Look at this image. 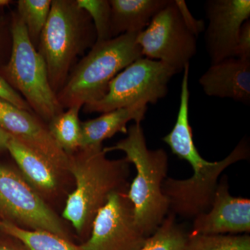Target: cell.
<instances>
[{"mask_svg": "<svg viewBox=\"0 0 250 250\" xmlns=\"http://www.w3.org/2000/svg\"><path fill=\"white\" fill-rule=\"evenodd\" d=\"M130 164L125 157L108 159L103 146L81 148L69 155L68 172L75 178L76 187L67 197L62 216L85 241L110 195L129 189Z\"/></svg>", "mask_w": 250, "mask_h": 250, "instance_id": "cell-1", "label": "cell"}, {"mask_svg": "<svg viewBox=\"0 0 250 250\" xmlns=\"http://www.w3.org/2000/svg\"><path fill=\"white\" fill-rule=\"evenodd\" d=\"M127 136L111 147L112 151L125 152L126 159L136 167V175L127 191L134 207L135 220L145 236L155 232L170 209V202L163 192L167 176L168 158L163 149H148L141 123H134L127 129Z\"/></svg>", "mask_w": 250, "mask_h": 250, "instance_id": "cell-2", "label": "cell"}, {"mask_svg": "<svg viewBox=\"0 0 250 250\" xmlns=\"http://www.w3.org/2000/svg\"><path fill=\"white\" fill-rule=\"evenodd\" d=\"M96 40L93 21L76 0H52L37 50L45 61L56 95L65 85L75 59Z\"/></svg>", "mask_w": 250, "mask_h": 250, "instance_id": "cell-3", "label": "cell"}, {"mask_svg": "<svg viewBox=\"0 0 250 250\" xmlns=\"http://www.w3.org/2000/svg\"><path fill=\"white\" fill-rule=\"evenodd\" d=\"M137 35L136 33H127L95 42L57 93L63 109L73 106L83 107L104 96L111 81L125 67L143 57L136 41Z\"/></svg>", "mask_w": 250, "mask_h": 250, "instance_id": "cell-4", "label": "cell"}, {"mask_svg": "<svg viewBox=\"0 0 250 250\" xmlns=\"http://www.w3.org/2000/svg\"><path fill=\"white\" fill-rule=\"evenodd\" d=\"M9 58L0 75L25 100L33 112L46 123L63 111L48 78L42 56L33 45L17 13L12 15Z\"/></svg>", "mask_w": 250, "mask_h": 250, "instance_id": "cell-5", "label": "cell"}, {"mask_svg": "<svg viewBox=\"0 0 250 250\" xmlns=\"http://www.w3.org/2000/svg\"><path fill=\"white\" fill-rule=\"evenodd\" d=\"M177 73L164 62L141 57L111 81L104 96L85 104L83 112L104 113L136 105L155 104L167 95L169 82Z\"/></svg>", "mask_w": 250, "mask_h": 250, "instance_id": "cell-6", "label": "cell"}, {"mask_svg": "<svg viewBox=\"0 0 250 250\" xmlns=\"http://www.w3.org/2000/svg\"><path fill=\"white\" fill-rule=\"evenodd\" d=\"M0 217L20 228L49 231L72 241L62 219L22 174L3 165H0Z\"/></svg>", "mask_w": 250, "mask_h": 250, "instance_id": "cell-7", "label": "cell"}, {"mask_svg": "<svg viewBox=\"0 0 250 250\" xmlns=\"http://www.w3.org/2000/svg\"><path fill=\"white\" fill-rule=\"evenodd\" d=\"M143 57L183 71L197 54V36L186 24L175 0L161 9L136 37Z\"/></svg>", "mask_w": 250, "mask_h": 250, "instance_id": "cell-8", "label": "cell"}, {"mask_svg": "<svg viewBox=\"0 0 250 250\" xmlns=\"http://www.w3.org/2000/svg\"><path fill=\"white\" fill-rule=\"evenodd\" d=\"M250 147L241 141L229 155L216 162L207 161L205 168L194 172L190 178L177 180L167 178L163 184V192L170 202V208L175 214L186 218H195L210 209L218 179L224 170L238 161L248 159Z\"/></svg>", "mask_w": 250, "mask_h": 250, "instance_id": "cell-9", "label": "cell"}, {"mask_svg": "<svg viewBox=\"0 0 250 250\" xmlns=\"http://www.w3.org/2000/svg\"><path fill=\"white\" fill-rule=\"evenodd\" d=\"M128 190L113 192L95 217L83 250H140L148 239L135 220Z\"/></svg>", "mask_w": 250, "mask_h": 250, "instance_id": "cell-10", "label": "cell"}, {"mask_svg": "<svg viewBox=\"0 0 250 250\" xmlns=\"http://www.w3.org/2000/svg\"><path fill=\"white\" fill-rule=\"evenodd\" d=\"M205 9L206 49L211 64L235 57L242 25L250 20V0H208Z\"/></svg>", "mask_w": 250, "mask_h": 250, "instance_id": "cell-11", "label": "cell"}, {"mask_svg": "<svg viewBox=\"0 0 250 250\" xmlns=\"http://www.w3.org/2000/svg\"><path fill=\"white\" fill-rule=\"evenodd\" d=\"M0 126L26 147L43 156L61 173L68 172V154L59 147L44 121L35 113L0 99Z\"/></svg>", "mask_w": 250, "mask_h": 250, "instance_id": "cell-12", "label": "cell"}, {"mask_svg": "<svg viewBox=\"0 0 250 250\" xmlns=\"http://www.w3.org/2000/svg\"><path fill=\"white\" fill-rule=\"evenodd\" d=\"M250 231V200L231 196L225 176L218 184L210 209L195 217L191 233L217 235Z\"/></svg>", "mask_w": 250, "mask_h": 250, "instance_id": "cell-13", "label": "cell"}, {"mask_svg": "<svg viewBox=\"0 0 250 250\" xmlns=\"http://www.w3.org/2000/svg\"><path fill=\"white\" fill-rule=\"evenodd\" d=\"M210 97L250 104V59L230 57L211 64L199 80Z\"/></svg>", "mask_w": 250, "mask_h": 250, "instance_id": "cell-14", "label": "cell"}, {"mask_svg": "<svg viewBox=\"0 0 250 250\" xmlns=\"http://www.w3.org/2000/svg\"><path fill=\"white\" fill-rule=\"evenodd\" d=\"M6 150L16 161L22 177L41 197L50 196L57 192L62 173L43 156L12 136L8 141Z\"/></svg>", "mask_w": 250, "mask_h": 250, "instance_id": "cell-15", "label": "cell"}, {"mask_svg": "<svg viewBox=\"0 0 250 250\" xmlns=\"http://www.w3.org/2000/svg\"><path fill=\"white\" fill-rule=\"evenodd\" d=\"M147 110L146 105L118 108L103 113L95 119L81 122L80 148L103 146L105 140L118 133H127L126 125L131 121L141 123Z\"/></svg>", "mask_w": 250, "mask_h": 250, "instance_id": "cell-16", "label": "cell"}, {"mask_svg": "<svg viewBox=\"0 0 250 250\" xmlns=\"http://www.w3.org/2000/svg\"><path fill=\"white\" fill-rule=\"evenodd\" d=\"M170 0H110L111 39L127 33H139Z\"/></svg>", "mask_w": 250, "mask_h": 250, "instance_id": "cell-17", "label": "cell"}, {"mask_svg": "<svg viewBox=\"0 0 250 250\" xmlns=\"http://www.w3.org/2000/svg\"><path fill=\"white\" fill-rule=\"evenodd\" d=\"M0 231L18 240L28 250H83L80 245L53 233L26 229L6 220H0Z\"/></svg>", "mask_w": 250, "mask_h": 250, "instance_id": "cell-18", "label": "cell"}, {"mask_svg": "<svg viewBox=\"0 0 250 250\" xmlns=\"http://www.w3.org/2000/svg\"><path fill=\"white\" fill-rule=\"evenodd\" d=\"M82 106H73L54 117L48 123L51 136L67 154L78 151L81 145L80 111Z\"/></svg>", "mask_w": 250, "mask_h": 250, "instance_id": "cell-19", "label": "cell"}, {"mask_svg": "<svg viewBox=\"0 0 250 250\" xmlns=\"http://www.w3.org/2000/svg\"><path fill=\"white\" fill-rule=\"evenodd\" d=\"M51 0H19L17 14L27 29L28 36L36 49L49 12Z\"/></svg>", "mask_w": 250, "mask_h": 250, "instance_id": "cell-20", "label": "cell"}, {"mask_svg": "<svg viewBox=\"0 0 250 250\" xmlns=\"http://www.w3.org/2000/svg\"><path fill=\"white\" fill-rule=\"evenodd\" d=\"M188 236L175 220V215H167L146 244L140 250H184Z\"/></svg>", "mask_w": 250, "mask_h": 250, "instance_id": "cell-21", "label": "cell"}, {"mask_svg": "<svg viewBox=\"0 0 250 250\" xmlns=\"http://www.w3.org/2000/svg\"><path fill=\"white\" fill-rule=\"evenodd\" d=\"M184 250H250V236L188 233Z\"/></svg>", "mask_w": 250, "mask_h": 250, "instance_id": "cell-22", "label": "cell"}, {"mask_svg": "<svg viewBox=\"0 0 250 250\" xmlns=\"http://www.w3.org/2000/svg\"><path fill=\"white\" fill-rule=\"evenodd\" d=\"M77 5L84 10L90 18L96 32V42L111 39V6L108 0H76Z\"/></svg>", "mask_w": 250, "mask_h": 250, "instance_id": "cell-23", "label": "cell"}, {"mask_svg": "<svg viewBox=\"0 0 250 250\" xmlns=\"http://www.w3.org/2000/svg\"><path fill=\"white\" fill-rule=\"evenodd\" d=\"M0 99L21 109L34 113L25 100L11 86L1 75H0Z\"/></svg>", "mask_w": 250, "mask_h": 250, "instance_id": "cell-24", "label": "cell"}, {"mask_svg": "<svg viewBox=\"0 0 250 250\" xmlns=\"http://www.w3.org/2000/svg\"><path fill=\"white\" fill-rule=\"evenodd\" d=\"M235 57L250 59V21L243 23L238 36Z\"/></svg>", "mask_w": 250, "mask_h": 250, "instance_id": "cell-25", "label": "cell"}, {"mask_svg": "<svg viewBox=\"0 0 250 250\" xmlns=\"http://www.w3.org/2000/svg\"><path fill=\"white\" fill-rule=\"evenodd\" d=\"M175 2L176 4L178 6L179 11H180L181 14H182L186 24H187L189 29L197 37L200 33L205 30V22H204V21H201V20L197 21L192 16L188 9L187 4H186L185 1H183V0H175Z\"/></svg>", "mask_w": 250, "mask_h": 250, "instance_id": "cell-26", "label": "cell"}, {"mask_svg": "<svg viewBox=\"0 0 250 250\" xmlns=\"http://www.w3.org/2000/svg\"><path fill=\"white\" fill-rule=\"evenodd\" d=\"M11 30L8 29L4 18L0 16V67L6 64V54L11 53Z\"/></svg>", "mask_w": 250, "mask_h": 250, "instance_id": "cell-27", "label": "cell"}, {"mask_svg": "<svg viewBox=\"0 0 250 250\" xmlns=\"http://www.w3.org/2000/svg\"><path fill=\"white\" fill-rule=\"evenodd\" d=\"M6 236L7 238H0V250H28L18 240L12 237Z\"/></svg>", "mask_w": 250, "mask_h": 250, "instance_id": "cell-28", "label": "cell"}, {"mask_svg": "<svg viewBox=\"0 0 250 250\" xmlns=\"http://www.w3.org/2000/svg\"><path fill=\"white\" fill-rule=\"evenodd\" d=\"M11 136L0 126V153L6 150V146Z\"/></svg>", "mask_w": 250, "mask_h": 250, "instance_id": "cell-29", "label": "cell"}, {"mask_svg": "<svg viewBox=\"0 0 250 250\" xmlns=\"http://www.w3.org/2000/svg\"><path fill=\"white\" fill-rule=\"evenodd\" d=\"M11 3H12V1H10V0H0V7L8 6Z\"/></svg>", "mask_w": 250, "mask_h": 250, "instance_id": "cell-30", "label": "cell"}]
</instances>
